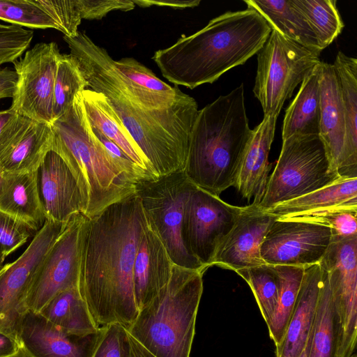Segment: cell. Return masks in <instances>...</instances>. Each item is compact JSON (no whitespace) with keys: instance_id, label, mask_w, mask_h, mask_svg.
<instances>
[{"instance_id":"obj_1","label":"cell","mask_w":357,"mask_h":357,"mask_svg":"<svg viewBox=\"0 0 357 357\" xmlns=\"http://www.w3.org/2000/svg\"><path fill=\"white\" fill-rule=\"evenodd\" d=\"M146 222L136 193L86 217L79 289L98 327L119 324L128 328L139 312L133 267Z\"/></svg>"},{"instance_id":"obj_2","label":"cell","mask_w":357,"mask_h":357,"mask_svg":"<svg viewBox=\"0 0 357 357\" xmlns=\"http://www.w3.org/2000/svg\"><path fill=\"white\" fill-rule=\"evenodd\" d=\"M88 89L101 93L137 144L156 177L184 170L189 139L198 113L189 95L172 107L150 109L132 100L114 59L84 31L63 36Z\"/></svg>"},{"instance_id":"obj_3","label":"cell","mask_w":357,"mask_h":357,"mask_svg":"<svg viewBox=\"0 0 357 357\" xmlns=\"http://www.w3.org/2000/svg\"><path fill=\"white\" fill-rule=\"evenodd\" d=\"M271 29L256 10L228 11L189 36L156 51L153 60L170 82L193 89L211 84L222 74L257 54Z\"/></svg>"},{"instance_id":"obj_4","label":"cell","mask_w":357,"mask_h":357,"mask_svg":"<svg viewBox=\"0 0 357 357\" xmlns=\"http://www.w3.org/2000/svg\"><path fill=\"white\" fill-rule=\"evenodd\" d=\"M241 84L198 111L189 139L184 173L215 196L235 186L252 130Z\"/></svg>"},{"instance_id":"obj_5","label":"cell","mask_w":357,"mask_h":357,"mask_svg":"<svg viewBox=\"0 0 357 357\" xmlns=\"http://www.w3.org/2000/svg\"><path fill=\"white\" fill-rule=\"evenodd\" d=\"M50 126L52 151L61 157L74 176L86 217L91 218L135 193L139 181L112 159L93 135L81 92L67 112Z\"/></svg>"},{"instance_id":"obj_6","label":"cell","mask_w":357,"mask_h":357,"mask_svg":"<svg viewBox=\"0 0 357 357\" xmlns=\"http://www.w3.org/2000/svg\"><path fill=\"white\" fill-rule=\"evenodd\" d=\"M203 273L174 264L167 287L126 328L156 357H190Z\"/></svg>"},{"instance_id":"obj_7","label":"cell","mask_w":357,"mask_h":357,"mask_svg":"<svg viewBox=\"0 0 357 357\" xmlns=\"http://www.w3.org/2000/svg\"><path fill=\"white\" fill-rule=\"evenodd\" d=\"M340 177L333 170L319 135L291 136L282 141L277 164L257 206L268 209L325 187Z\"/></svg>"},{"instance_id":"obj_8","label":"cell","mask_w":357,"mask_h":357,"mask_svg":"<svg viewBox=\"0 0 357 357\" xmlns=\"http://www.w3.org/2000/svg\"><path fill=\"white\" fill-rule=\"evenodd\" d=\"M320 53L310 50L271 29L257 53L253 93L264 116L278 117L296 87L321 62Z\"/></svg>"},{"instance_id":"obj_9","label":"cell","mask_w":357,"mask_h":357,"mask_svg":"<svg viewBox=\"0 0 357 357\" xmlns=\"http://www.w3.org/2000/svg\"><path fill=\"white\" fill-rule=\"evenodd\" d=\"M193 186L181 171L142 181L137 183L135 193L173 264L204 273L203 266L187 251L181 234L185 204Z\"/></svg>"},{"instance_id":"obj_10","label":"cell","mask_w":357,"mask_h":357,"mask_svg":"<svg viewBox=\"0 0 357 357\" xmlns=\"http://www.w3.org/2000/svg\"><path fill=\"white\" fill-rule=\"evenodd\" d=\"M66 225L46 220L24 252L0 269V332L19 342L22 323L29 311L26 298L34 274Z\"/></svg>"},{"instance_id":"obj_11","label":"cell","mask_w":357,"mask_h":357,"mask_svg":"<svg viewBox=\"0 0 357 357\" xmlns=\"http://www.w3.org/2000/svg\"><path fill=\"white\" fill-rule=\"evenodd\" d=\"M243 209L194 185L185 204L181 234L188 253L206 270Z\"/></svg>"},{"instance_id":"obj_12","label":"cell","mask_w":357,"mask_h":357,"mask_svg":"<svg viewBox=\"0 0 357 357\" xmlns=\"http://www.w3.org/2000/svg\"><path fill=\"white\" fill-rule=\"evenodd\" d=\"M86 216L73 215L44 258L29 287L28 310L40 313L59 293L79 287L83 227Z\"/></svg>"},{"instance_id":"obj_13","label":"cell","mask_w":357,"mask_h":357,"mask_svg":"<svg viewBox=\"0 0 357 357\" xmlns=\"http://www.w3.org/2000/svg\"><path fill=\"white\" fill-rule=\"evenodd\" d=\"M61 55L56 43H39L13 63L17 79L10 109L38 122H53L54 79Z\"/></svg>"},{"instance_id":"obj_14","label":"cell","mask_w":357,"mask_h":357,"mask_svg":"<svg viewBox=\"0 0 357 357\" xmlns=\"http://www.w3.org/2000/svg\"><path fill=\"white\" fill-rule=\"evenodd\" d=\"M327 275L342 328L338 357L356 351L357 340V235L332 236L319 263Z\"/></svg>"},{"instance_id":"obj_15","label":"cell","mask_w":357,"mask_h":357,"mask_svg":"<svg viewBox=\"0 0 357 357\" xmlns=\"http://www.w3.org/2000/svg\"><path fill=\"white\" fill-rule=\"evenodd\" d=\"M331 240L328 227L275 219L261 245V257L266 264L305 268L320 262Z\"/></svg>"},{"instance_id":"obj_16","label":"cell","mask_w":357,"mask_h":357,"mask_svg":"<svg viewBox=\"0 0 357 357\" xmlns=\"http://www.w3.org/2000/svg\"><path fill=\"white\" fill-rule=\"evenodd\" d=\"M50 124L15 114L0 135V167L3 172L38 171L52 150Z\"/></svg>"},{"instance_id":"obj_17","label":"cell","mask_w":357,"mask_h":357,"mask_svg":"<svg viewBox=\"0 0 357 357\" xmlns=\"http://www.w3.org/2000/svg\"><path fill=\"white\" fill-rule=\"evenodd\" d=\"M275 220L273 215L256 205L243 206L231 229L218 246L212 266L236 272L265 264L260 248Z\"/></svg>"},{"instance_id":"obj_18","label":"cell","mask_w":357,"mask_h":357,"mask_svg":"<svg viewBox=\"0 0 357 357\" xmlns=\"http://www.w3.org/2000/svg\"><path fill=\"white\" fill-rule=\"evenodd\" d=\"M100 333V327L95 333H70L29 310L22 323L20 342L29 357H91Z\"/></svg>"},{"instance_id":"obj_19","label":"cell","mask_w":357,"mask_h":357,"mask_svg":"<svg viewBox=\"0 0 357 357\" xmlns=\"http://www.w3.org/2000/svg\"><path fill=\"white\" fill-rule=\"evenodd\" d=\"M40 197L47 220L67 223L84 211L77 183L69 167L54 151H50L38 169Z\"/></svg>"},{"instance_id":"obj_20","label":"cell","mask_w":357,"mask_h":357,"mask_svg":"<svg viewBox=\"0 0 357 357\" xmlns=\"http://www.w3.org/2000/svg\"><path fill=\"white\" fill-rule=\"evenodd\" d=\"M173 266L166 248L146 220L133 267L134 295L139 311L167 287Z\"/></svg>"},{"instance_id":"obj_21","label":"cell","mask_w":357,"mask_h":357,"mask_svg":"<svg viewBox=\"0 0 357 357\" xmlns=\"http://www.w3.org/2000/svg\"><path fill=\"white\" fill-rule=\"evenodd\" d=\"M319 136L333 171L338 173L345 141V119L339 80L333 64L319 63Z\"/></svg>"},{"instance_id":"obj_22","label":"cell","mask_w":357,"mask_h":357,"mask_svg":"<svg viewBox=\"0 0 357 357\" xmlns=\"http://www.w3.org/2000/svg\"><path fill=\"white\" fill-rule=\"evenodd\" d=\"M278 117L264 116L261 122L252 130L244 153L235 188L248 202L258 206L265 193L271 165L268 161Z\"/></svg>"},{"instance_id":"obj_23","label":"cell","mask_w":357,"mask_h":357,"mask_svg":"<svg viewBox=\"0 0 357 357\" xmlns=\"http://www.w3.org/2000/svg\"><path fill=\"white\" fill-rule=\"evenodd\" d=\"M319 264L305 268L296 302L276 357H298L312 332L321 284Z\"/></svg>"},{"instance_id":"obj_24","label":"cell","mask_w":357,"mask_h":357,"mask_svg":"<svg viewBox=\"0 0 357 357\" xmlns=\"http://www.w3.org/2000/svg\"><path fill=\"white\" fill-rule=\"evenodd\" d=\"M0 212L38 231L47 219L40 197L38 171L4 172L0 192Z\"/></svg>"},{"instance_id":"obj_25","label":"cell","mask_w":357,"mask_h":357,"mask_svg":"<svg viewBox=\"0 0 357 357\" xmlns=\"http://www.w3.org/2000/svg\"><path fill=\"white\" fill-rule=\"evenodd\" d=\"M333 66L339 80L345 119L344 148L338 174L357 177V59L340 51Z\"/></svg>"},{"instance_id":"obj_26","label":"cell","mask_w":357,"mask_h":357,"mask_svg":"<svg viewBox=\"0 0 357 357\" xmlns=\"http://www.w3.org/2000/svg\"><path fill=\"white\" fill-rule=\"evenodd\" d=\"M114 64L128 83L133 100L146 108L171 107L188 96L178 86H171L162 81L150 69L133 58L114 60Z\"/></svg>"},{"instance_id":"obj_27","label":"cell","mask_w":357,"mask_h":357,"mask_svg":"<svg viewBox=\"0 0 357 357\" xmlns=\"http://www.w3.org/2000/svg\"><path fill=\"white\" fill-rule=\"evenodd\" d=\"M339 208H357V177L340 176L325 187L264 211L278 219Z\"/></svg>"},{"instance_id":"obj_28","label":"cell","mask_w":357,"mask_h":357,"mask_svg":"<svg viewBox=\"0 0 357 357\" xmlns=\"http://www.w3.org/2000/svg\"><path fill=\"white\" fill-rule=\"evenodd\" d=\"M83 107L89 123L116 144L151 179L156 177L148 160L99 92L86 89L81 92Z\"/></svg>"},{"instance_id":"obj_29","label":"cell","mask_w":357,"mask_h":357,"mask_svg":"<svg viewBox=\"0 0 357 357\" xmlns=\"http://www.w3.org/2000/svg\"><path fill=\"white\" fill-rule=\"evenodd\" d=\"M248 8L259 13L271 29L302 46L321 53L317 38L309 22L291 0H245Z\"/></svg>"},{"instance_id":"obj_30","label":"cell","mask_w":357,"mask_h":357,"mask_svg":"<svg viewBox=\"0 0 357 357\" xmlns=\"http://www.w3.org/2000/svg\"><path fill=\"white\" fill-rule=\"evenodd\" d=\"M319 63L303 79L298 92L286 109L282 129V141L294 135H319Z\"/></svg>"},{"instance_id":"obj_31","label":"cell","mask_w":357,"mask_h":357,"mask_svg":"<svg viewBox=\"0 0 357 357\" xmlns=\"http://www.w3.org/2000/svg\"><path fill=\"white\" fill-rule=\"evenodd\" d=\"M321 272V284L308 357H338L342 328L327 275L322 269Z\"/></svg>"},{"instance_id":"obj_32","label":"cell","mask_w":357,"mask_h":357,"mask_svg":"<svg viewBox=\"0 0 357 357\" xmlns=\"http://www.w3.org/2000/svg\"><path fill=\"white\" fill-rule=\"evenodd\" d=\"M40 314L55 326L73 333H95L100 328L93 321L79 287L56 294Z\"/></svg>"},{"instance_id":"obj_33","label":"cell","mask_w":357,"mask_h":357,"mask_svg":"<svg viewBox=\"0 0 357 357\" xmlns=\"http://www.w3.org/2000/svg\"><path fill=\"white\" fill-rule=\"evenodd\" d=\"M280 277L278 303L272 319L267 326L269 335L275 347L284 337L293 313L304 273V267L275 266Z\"/></svg>"},{"instance_id":"obj_34","label":"cell","mask_w":357,"mask_h":357,"mask_svg":"<svg viewBox=\"0 0 357 357\" xmlns=\"http://www.w3.org/2000/svg\"><path fill=\"white\" fill-rule=\"evenodd\" d=\"M305 16L324 50L341 33L344 23L336 0H291Z\"/></svg>"},{"instance_id":"obj_35","label":"cell","mask_w":357,"mask_h":357,"mask_svg":"<svg viewBox=\"0 0 357 357\" xmlns=\"http://www.w3.org/2000/svg\"><path fill=\"white\" fill-rule=\"evenodd\" d=\"M86 89H88L87 82L76 59L70 54H61L54 79L52 107L54 121L66 114L76 96Z\"/></svg>"},{"instance_id":"obj_36","label":"cell","mask_w":357,"mask_h":357,"mask_svg":"<svg viewBox=\"0 0 357 357\" xmlns=\"http://www.w3.org/2000/svg\"><path fill=\"white\" fill-rule=\"evenodd\" d=\"M236 273L250 286L268 326L275 310L280 291V277L275 266L265 264L241 269Z\"/></svg>"},{"instance_id":"obj_37","label":"cell","mask_w":357,"mask_h":357,"mask_svg":"<svg viewBox=\"0 0 357 357\" xmlns=\"http://www.w3.org/2000/svg\"><path fill=\"white\" fill-rule=\"evenodd\" d=\"M0 20L22 27L59 30L55 22L36 0H0Z\"/></svg>"},{"instance_id":"obj_38","label":"cell","mask_w":357,"mask_h":357,"mask_svg":"<svg viewBox=\"0 0 357 357\" xmlns=\"http://www.w3.org/2000/svg\"><path fill=\"white\" fill-rule=\"evenodd\" d=\"M357 208H339L304 213L279 220H296L331 228L332 236L349 237L357 235Z\"/></svg>"},{"instance_id":"obj_39","label":"cell","mask_w":357,"mask_h":357,"mask_svg":"<svg viewBox=\"0 0 357 357\" xmlns=\"http://www.w3.org/2000/svg\"><path fill=\"white\" fill-rule=\"evenodd\" d=\"M52 18L63 36L73 38L78 33L82 17L77 0H36Z\"/></svg>"},{"instance_id":"obj_40","label":"cell","mask_w":357,"mask_h":357,"mask_svg":"<svg viewBox=\"0 0 357 357\" xmlns=\"http://www.w3.org/2000/svg\"><path fill=\"white\" fill-rule=\"evenodd\" d=\"M33 31L22 26L0 24V65L13 63L27 50Z\"/></svg>"},{"instance_id":"obj_41","label":"cell","mask_w":357,"mask_h":357,"mask_svg":"<svg viewBox=\"0 0 357 357\" xmlns=\"http://www.w3.org/2000/svg\"><path fill=\"white\" fill-rule=\"evenodd\" d=\"M33 232L23 223L0 212V253L6 257L26 243Z\"/></svg>"},{"instance_id":"obj_42","label":"cell","mask_w":357,"mask_h":357,"mask_svg":"<svg viewBox=\"0 0 357 357\" xmlns=\"http://www.w3.org/2000/svg\"><path fill=\"white\" fill-rule=\"evenodd\" d=\"M101 333L91 357H122L125 327L119 324L100 326Z\"/></svg>"},{"instance_id":"obj_43","label":"cell","mask_w":357,"mask_h":357,"mask_svg":"<svg viewBox=\"0 0 357 357\" xmlns=\"http://www.w3.org/2000/svg\"><path fill=\"white\" fill-rule=\"evenodd\" d=\"M82 19L100 20L109 12L128 11L135 5L132 0H77Z\"/></svg>"},{"instance_id":"obj_44","label":"cell","mask_w":357,"mask_h":357,"mask_svg":"<svg viewBox=\"0 0 357 357\" xmlns=\"http://www.w3.org/2000/svg\"><path fill=\"white\" fill-rule=\"evenodd\" d=\"M122 357H156L125 328L122 341Z\"/></svg>"},{"instance_id":"obj_45","label":"cell","mask_w":357,"mask_h":357,"mask_svg":"<svg viewBox=\"0 0 357 357\" xmlns=\"http://www.w3.org/2000/svg\"><path fill=\"white\" fill-rule=\"evenodd\" d=\"M135 5L139 7L165 6L172 8L183 9L199 6L200 0H132Z\"/></svg>"},{"instance_id":"obj_46","label":"cell","mask_w":357,"mask_h":357,"mask_svg":"<svg viewBox=\"0 0 357 357\" xmlns=\"http://www.w3.org/2000/svg\"><path fill=\"white\" fill-rule=\"evenodd\" d=\"M17 76L15 70L0 68V99L13 98Z\"/></svg>"},{"instance_id":"obj_47","label":"cell","mask_w":357,"mask_h":357,"mask_svg":"<svg viewBox=\"0 0 357 357\" xmlns=\"http://www.w3.org/2000/svg\"><path fill=\"white\" fill-rule=\"evenodd\" d=\"M22 347L20 342L12 336L0 332V357L15 355Z\"/></svg>"},{"instance_id":"obj_48","label":"cell","mask_w":357,"mask_h":357,"mask_svg":"<svg viewBox=\"0 0 357 357\" xmlns=\"http://www.w3.org/2000/svg\"><path fill=\"white\" fill-rule=\"evenodd\" d=\"M15 114L16 112L10 108L0 111V135L5 126Z\"/></svg>"},{"instance_id":"obj_49","label":"cell","mask_w":357,"mask_h":357,"mask_svg":"<svg viewBox=\"0 0 357 357\" xmlns=\"http://www.w3.org/2000/svg\"><path fill=\"white\" fill-rule=\"evenodd\" d=\"M312 332L308 337L307 344H306L304 349L303 350V351L301 352V354H300V356L298 357H308L309 351H310L311 342H312Z\"/></svg>"},{"instance_id":"obj_50","label":"cell","mask_w":357,"mask_h":357,"mask_svg":"<svg viewBox=\"0 0 357 357\" xmlns=\"http://www.w3.org/2000/svg\"><path fill=\"white\" fill-rule=\"evenodd\" d=\"M10 357H29L22 347L13 356Z\"/></svg>"},{"instance_id":"obj_51","label":"cell","mask_w":357,"mask_h":357,"mask_svg":"<svg viewBox=\"0 0 357 357\" xmlns=\"http://www.w3.org/2000/svg\"><path fill=\"white\" fill-rule=\"evenodd\" d=\"M3 176H4V172L0 167V192L1 191L2 185H3Z\"/></svg>"},{"instance_id":"obj_52","label":"cell","mask_w":357,"mask_h":357,"mask_svg":"<svg viewBox=\"0 0 357 357\" xmlns=\"http://www.w3.org/2000/svg\"><path fill=\"white\" fill-rule=\"evenodd\" d=\"M6 257H4L1 253H0V267L1 266L4 259Z\"/></svg>"},{"instance_id":"obj_53","label":"cell","mask_w":357,"mask_h":357,"mask_svg":"<svg viewBox=\"0 0 357 357\" xmlns=\"http://www.w3.org/2000/svg\"><path fill=\"white\" fill-rule=\"evenodd\" d=\"M349 357H357V355H356V352L355 351L354 353H353Z\"/></svg>"}]
</instances>
